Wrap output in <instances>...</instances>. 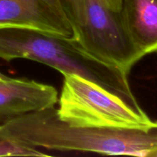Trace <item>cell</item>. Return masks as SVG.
Here are the masks:
<instances>
[{"instance_id":"obj_5","label":"cell","mask_w":157,"mask_h":157,"mask_svg":"<svg viewBox=\"0 0 157 157\" xmlns=\"http://www.w3.org/2000/svg\"><path fill=\"white\" fill-rule=\"evenodd\" d=\"M19 28L78 40L64 0H0V29Z\"/></svg>"},{"instance_id":"obj_2","label":"cell","mask_w":157,"mask_h":157,"mask_svg":"<svg viewBox=\"0 0 157 157\" xmlns=\"http://www.w3.org/2000/svg\"><path fill=\"white\" fill-rule=\"evenodd\" d=\"M0 58L28 59L65 74L82 77L114 94L136 109H142L132 92L128 74L101 61L78 40L19 28L0 29Z\"/></svg>"},{"instance_id":"obj_3","label":"cell","mask_w":157,"mask_h":157,"mask_svg":"<svg viewBox=\"0 0 157 157\" xmlns=\"http://www.w3.org/2000/svg\"><path fill=\"white\" fill-rule=\"evenodd\" d=\"M67 124L80 127L131 129L153 121L143 109H136L114 94L82 77L64 75L57 109Z\"/></svg>"},{"instance_id":"obj_7","label":"cell","mask_w":157,"mask_h":157,"mask_svg":"<svg viewBox=\"0 0 157 157\" xmlns=\"http://www.w3.org/2000/svg\"><path fill=\"white\" fill-rule=\"evenodd\" d=\"M121 12L136 48L144 56L157 53V0H122Z\"/></svg>"},{"instance_id":"obj_4","label":"cell","mask_w":157,"mask_h":157,"mask_svg":"<svg viewBox=\"0 0 157 157\" xmlns=\"http://www.w3.org/2000/svg\"><path fill=\"white\" fill-rule=\"evenodd\" d=\"M122 0H83L78 41L98 58L129 74L144 56L134 45L124 24Z\"/></svg>"},{"instance_id":"obj_1","label":"cell","mask_w":157,"mask_h":157,"mask_svg":"<svg viewBox=\"0 0 157 157\" xmlns=\"http://www.w3.org/2000/svg\"><path fill=\"white\" fill-rule=\"evenodd\" d=\"M9 137L38 149L157 157V121L139 128H99L67 124L55 106L0 124Z\"/></svg>"},{"instance_id":"obj_8","label":"cell","mask_w":157,"mask_h":157,"mask_svg":"<svg viewBox=\"0 0 157 157\" xmlns=\"http://www.w3.org/2000/svg\"><path fill=\"white\" fill-rule=\"evenodd\" d=\"M40 149L31 147L9 137L3 133L0 126V156H49Z\"/></svg>"},{"instance_id":"obj_10","label":"cell","mask_w":157,"mask_h":157,"mask_svg":"<svg viewBox=\"0 0 157 157\" xmlns=\"http://www.w3.org/2000/svg\"><path fill=\"white\" fill-rule=\"evenodd\" d=\"M9 78V77L6 76V75H3V74L2 73L1 71H0V80H6V79H8Z\"/></svg>"},{"instance_id":"obj_9","label":"cell","mask_w":157,"mask_h":157,"mask_svg":"<svg viewBox=\"0 0 157 157\" xmlns=\"http://www.w3.org/2000/svg\"><path fill=\"white\" fill-rule=\"evenodd\" d=\"M64 2L70 14L71 18L77 29L82 15L83 0H64Z\"/></svg>"},{"instance_id":"obj_6","label":"cell","mask_w":157,"mask_h":157,"mask_svg":"<svg viewBox=\"0 0 157 157\" xmlns=\"http://www.w3.org/2000/svg\"><path fill=\"white\" fill-rule=\"evenodd\" d=\"M58 95L53 86L34 80L12 78L0 80V124L55 106Z\"/></svg>"}]
</instances>
